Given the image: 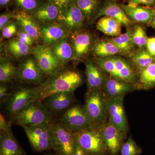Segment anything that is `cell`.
Instances as JSON below:
<instances>
[{"label": "cell", "instance_id": "cell-1", "mask_svg": "<svg viewBox=\"0 0 155 155\" xmlns=\"http://www.w3.org/2000/svg\"><path fill=\"white\" fill-rule=\"evenodd\" d=\"M83 78L78 70L67 66L48 76L37 87L35 101H43L51 95L63 92L74 91L82 84Z\"/></svg>", "mask_w": 155, "mask_h": 155}, {"label": "cell", "instance_id": "cell-2", "mask_svg": "<svg viewBox=\"0 0 155 155\" xmlns=\"http://www.w3.org/2000/svg\"><path fill=\"white\" fill-rule=\"evenodd\" d=\"M54 120V116L42 101L33 102L12 119L13 124L22 127L50 124Z\"/></svg>", "mask_w": 155, "mask_h": 155}, {"label": "cell", "instance_id": "cell-3", "mask_svg": "<svg viewBox=\"0 0 155 155\" xmlns=\"http://www.w3.org/2000/svg\"><path fill=\"white\" fill-rule=\"evenodd\" d=\"M107 98L102 89L87 92L84 106L93 127H99L107 121Z\"/></svg>", "mask_w": 155, "mask_h": 155}, {"label": "cell", "instance_id": "cell-4", "mask_svg": "<svg viewBox=\"0 0 155 155\" xmlns=\"http://www.w3.org/2000/svg\"><path fill=\"white\" fill-rule=\"evenodd\" d=\"M75 141L87 155H107V147L98 128L92 127L74 133Z\"/></svg>", "mask_w": 155, "mask_h": 155}, {"label": "cell", "instance_id": "cell-5", "mask_svg": "<svg viewBox=\"0 0 155 155\" xmlns=\"http://www.w3.org/2000/svg\"><path fill=\"white\" fill-rule=\"evenodd\" d=\"M52 122L46 125L23 127L30 144L35 151L42 152L53 150L54 137Z\"/></svg>", "mask_w": 155, "mask_h": 155}, {"label": "cell", "instance_id": "cell-6", "mask_svg": "<svg viewBox=\"0 0 155 155\" xmlns=\"http://www.w3.org/2000/svg\"><path fill=\"white\" fill-rule=\"evenodd\" d=\"M37 93V87H21L11 93V95L5 103L6 112L11 119L35 101Z\"/></svg>", "mask_w": 155, "mask_h": 155}, {"label": "cell", "instance_id": "cell-7", "mask_svg": "<svg viewBox=\"0 0 155 155\" xmlns=\"http://www.w3.org/2000/svg\"><path fill=\"white\" fill-rule=\"evenodd\" d=\"M55 154L74 155L75 140L74 133L59 121L52 122Z\"/></svg>", "mask_w": 155, "mask_h": 155}, {"label": "cell", "instance_id": "cell-8", "mask_svg": "<svg viewBox=\"0 0 155 155\" xmlns=\"http://www.w3.org/2000/svg\"><path fill=\"white\" fill-rule=\"evenodd\" d=\"M59 121L73 133L93 126L84 106H72L63 112Z\"/></svg>", "mask_w": 155, "mask_h": 155}, {"label": "cell", "instance_id": "cell-9", "mask_svg": "<svg viewBox=\"0 0 155 155\" xmlns=\"http://www.w3.org/2000/svg\"><path fill=\"white\" fill-rule=\"evenodd\" d=\"M32 54L39 68L46 76H49L62 67L51 48L45 45H36Z\"/></svg>", "mask_w": 155, "mask_h": 155}, {"label": "cell", "instance_id": "cell-10", "mask_svg": "<svg viewBox=\"0 0 155 155\" xmlns=\"http://www.w3.org/2000/svg\"><path fill=\"white\" fill-rule=\"evenodd\" d=\"M46 75L41 72L34 58L29 57L22 61L17 68V78L22 83L40 85Z\"/></svg>", "mask_w": 155, "mask_h": 155}, {"label": "cell", "instance_id": "cell-11", "mask_svg": "<svg viewBox=\"0 0 155 155\" xmlns=\"http://www.w3.org/2000/svg\"><path fill=\"white\" fill-rule=\"evenodd\" d=\"M70 41L72 45L75 60L81 61L92 51L95 42L93 35L88 31L81 30L70 34Z\"/></svg>", "mask_w": 155, "mask_h": 155}, {"label": "cell", "instance_id": "cell-12", "mask_svg": "<svg viewBox=\"0 0 155 155\" xmlns=\"http://www.w3.org/2000/svg\"><path fill=\"white\" fill-rule=\"evenodd\" d=\"M97 127L105 142L109 153L112 155L117 154L123 144L126 133L119 130L109 119L105 123Z\"/></svg>", "mask_w": 155, "mask_h": 155}, {"label": "cell", "instance_id": "cell-13", "mask_svg": "<svg viewBox=\"0 0 155 155\" xmlns=\"http://www.w3.org/2000/svg\"><path fill=\"white\" fill-rule=\"evenodd\" d=\"M107 104L109 119L111 123L120 131L127 133L128 125L124 108L123 97L107 99Z\"/></svg>", "mask_w": 155, "mask_h": 155}, {"label": "cell", "instance_id": "cell-14", "mask_svg": "<svg viewBox=\"0 0 155 155\" xmlns=\"http://www.w3.org/2000/svg\"><path fill=\"white\" fill-rule=\"evenodd\" d=\"M75 100L74 91H68L51 95L42 101L54 116L73 106Z\"/></svg>", "mask_w": 155, "mask_h": 155}, {"label": "cell", "instance_id": "cell-15", "mask_svg": "<svg viewBox=\"0 0 155 155\" xmlns=\"http://www.w3.org/2000/svg\"><path fill=\"white\" fill-rule=\"evenodd\" d=\"M86 18L75 0L64 14L59 15L57 22L64 26L70 33L81 30Z\"/></svg>", "mask_w": 155, "mask_h": 155}, {"label": "cell", "instance_id": "cell-16", "mask_svg": "<svg viewBox=\"0 0 155 155\" xmlns=\"http://www.w3.org/2000/svg\"><path fill=\"white\" fill-rule=\"evenodd\" d=\"M135 84L110 75L106 76L102 90L107 98L123 97L136 89Z\"/></svg>", "mask_w": 155, "mask_h": 155}, {"label": "cell", "instance_id": "cell-17", "mask_svg": "<svg viewBox=\"0 0 155 155\" xmlns=\"http://www.w3.org/2000/svg\"><path fill=\"white\" fill-rule=\"evenodd\" d=\"M40 30L44 45L49 47L60 40L69 37L71 34L58 22L40 25Z\"/></svg>", "mask_w": 155, "mask_h": 155}, {"label": "cell", "instance_id": "cell-18", "mask_svg": "<svg viewBox=\"0 0 155 155\" xmlns=\"http://www.w3.org/2000/svg\"><path fill=\"white\" fill-rule=\"evenodd\" d=\"M13 18L16 20L20 28L28 34L35 41L42 40L40 25L31 14L20 10L14 13Z\"/></svg>", "mask_w": 155, "mask_h": 155}, {"label": "cell", "instance_id": "cell-19", "mask_svg": "<svg viewBox=\"0 0 155 155\" xmlns=\"http://www.w3.org/2000/svg\"><path fill=\"white\" fill-rule=\"evenodd\" d=\"M102 16H107L117 19L122 25L127 28L130 27L133 23L127 17L121 6L113 1H108L105 2L98 11L95 16V18L97 19Z\"/></svg>", "mask_w": 155, "mask_h": 155}, {"label": "cell", "instance_id": "cell-20", "mask_svg": "<svg viewBox=\"0 0 155 155\" xmlns=\"http://www.w3.org/2000/svg\"><path fill=\"white\" fill-rule=\"evenodd\" d=\"M85 64L87 91L102 89L106 77L104 71L95 62L87 60Z\"/></svg>", "mask_w": 155, "mask_h": 155}, {"label": "cell", "instance_id": "cell-21", "mask_svg": "<svg viewBox=\"0 0 155 155\" xmlns=\"http://www.w3.org/2000/svg\"><path fill=\"white\" fill-rule=\"evenodd\" d=\"M120 6L132 22L150 23L155 15L154 10L148 7L130 4Z\"/></svg>", "mask_w": 155, "mask_h": 155}, {"label": "cell", "instance_id": "cell-22", "mask_svg": "<svg viewBox=\"0 0 155 155\" xmlns=\"http://www.w3.org/2000/svg\"><path fill=\"white\" fill-rule=\"evenodd\" d=\"M68 38L60 40L50 47L62 67L67 66L69 61L75 60L74 50Z\"/></svg>", "mask_w": 155, "mask_h": 155}, {"label": "cell", "instance_id": "cell-23", "mask_svg": "<svg viewBox=\"0 0 155 155\" xmlns=\"http://www.w3.org/2000/svg\"><path fill=\"white\" fill-rule=\"evenodd\" d=\"M31 15L38 23L41 25L57 22L60 11L54 5L48 1L44 3Z\"/></svg>", "mask_w": 155, "mask_h": 155}, {"label": "cell", "instance_id": "cell-24", "mask_svg": "<svg viewBox=\"0 0 155 155\" xmlns=\"http://www.w3.org/2000/svg\"><path fill=\"white\" fill-rule=\"evenodd\" d=\"M25 151L15 138L12 131L1 132L0 155H25Z\"/></svg>", "mask_w": 155, "mask_h": 155}, {"label": "cell", "instance_id": "cell-25", "mask_svg": "<svg viewBox=\"0 0 155 155\" xmlns=\"http://www.w3.org/2000/svg\"><path fill=\"white\" fill-rule=\"evenodd\" d=\"M112 57L119 78L135 84L137 81V76L132 65L121 57L117 56Z\"/></svg>", "mask_w": 155, "mask_h": 155}, {"label": "cell", "instance_id": "cell-26", "mask_svg": "<svg viewBox=\"0 0 155 155\" xmlns=\"http://www.w3.org/2000/svg\"><path fill=\"white\" fill-rule=\"evenodd\" d=\"M121 51L122 55L129 57L136 50V45L134 42L132 31L127 28L125 33L119 36L108 38Z\"/></svg>", "mask_w": 155, "mask_h": 155}, {"label": "cell", "instance_id": "cell-27", "mask_svg": "<svg viewBox=\"0 0 155 155\" xmlns=\"http://www.w3.org/2000/svg\"><path fill=\"white\" fill-rule=\"evenodd\" d=\"M5 50L8 55L15 60H19L32 54L31 46L24 44L17 38L11 39L6 43Z\"/></svg>", "mask_w": 155, "mask_h": 155}, {"label": "cell", "instance_id": "cell-28", "mask_svg": "<svg viewBox=\"0 0 155 155\" xmlns=\"http://www.w3.org/2000/svg\"><path fill=\"white\" fill-rule=\"evenodd\" d=\"M122 25L117 19L104 16L98 21L96 27L98 30L106 35L115 37L122 35Z\"/></svg>", "mask_w": 155, "mask_h": 155}, {"label": "cell", "instance_id": "cell-29", "mask_svg": "<svg viewBox=\"0 0 155 155\" xmlns=\"http://www.w3.org/2000/svg\"><path fill=\"white\" fill-rule=\"evenodd\" d=\"M93 54L97 58H107L121 55L122 52L113 43L106 40H101L95 42Z\"/></svg>", "mask_w": 155, "mask_h": 155}, {"label": "cell", "instance_id": "cell-30", "mask_svg": "<svg viewBox=\"0 0 155 155\" xmlns=\"http://www.w3.org/2000/svg\"><path fill=\"white\" fill-rule=\"evenodd\" d=\"M136 88L148 90L155 86V62L144 69L139 71Z\"/></svg>", "mask_w": 155, "mask_h": 155}, {"label": "cell", "instance_id": "cell-31", "mask_svg": "<svg viewBox=\"0 0 155 155\" xmlns=\"http://www.w3.org/2000/svg\"><path fill=\"white\" fill-rule=\"evenodd\" d=\"M129 58L132 65L138 71L146 69L155 62V57L151 55L145 48L136 50Z\"/></svg>", "mask_w": 155, "mask_h": 155}, {"label": "cell", "instance_id": "cell-32", "mask_svg": "<svg viewBox=\"0 0 155 155\" xmlns=\"http://www.w3.org/2000/svg\"><path fill=\"white\" fill-rule=\"evenodd\" d=\"M17 78V68L7 58H1L0 60V82L1 83L11 82Z\"/></svg>", "mask_w": 155, "mask_h": 155}, {"label": "cell", "instance_id": "cell-33", "mask_svg": "<svg viewBox=\"0 0 155 155\" xmlns=\"http://www.w3.org/2000/svg\"><path fill=\"white\" fill-rule=\"evenodd\" d=\"M75 2L87 20L97 14L98 11V0H75Z\"/></svg>", "mask_w": 155, "mask_h": 155}, {"label": "cell", "instance_id": "cell-34", "mask_svg": "<svg viewBox=\"0 0 155 155\" xmlns=\"http://www.w3.org/2000/svg\"><path fill=\"white\" fill-rule=\"evenodd\" d=\"M95 63L104 72H107L111 76L119 78L112 57L97 58Z\"/></svg>", "mask_w": 155, "mask_h": 155}, {"label": "cell", "instance_id": "cell-35", "mask_svg": "<svg viewBox=\"0 0 155 155\" xmlns=\"http://www.w3.org/2000/svg\"><path fill=\"white\" fill-rule=\"evenodd\" d=\"M132 31V36L136 46L138 48H145L148 38L147 36L144 28L140 25L134 26Z\"/></svg>", "mask_w": 155, "mask_h": 155}, {"label": "cell", "instance_id": "cell-36", "mask_svg": "<svg viewBox=\"0 0 155 155\" xmlns=\"http://www.w3.org/2000/svg\"><path fill=\"white\" fill-rule=\"evenodd\" d=\"M119 150L121 155H140L142 153L141 148L131 137H129L127 141L123 143Z\"/></svg>", "mask_w": 155, "mask_h": 155}, {"label": "cell", "instance_id": "cell-37", "mask_svg": "<svg viewBox=\"0 0 155 155\" xmlns=\"http://www.w3.org/2000/svg\"><path fill=\"white\" fill-rule=\"evenodd\" d=\"M14 2L21 10L31 14L44 4L41 0H14Z\"/></svg>", "mask_w": 155, "mask_h": 155}, {"label": "cell", "instance_id": "cell-38", "mask_svg": "<svg viewBox=\"0 0 155 155\" xmlns=\"http://www.w3.org/2000/svg\"><path fill=\"white\" fill-rule=\"evenodd\" d=\"M17 25L16 21H10L2 30V37L3 38H11L17 34Z\"/></svg>", "mask_w": 155, "mask_h": 155}, {"label": "cell", "instance_id": "cell-39", "mask_svg": "<svg viewBox=\"0 0 155 155\" xmlns=\"http://www.w3.org/2000/svg\"><path fill=\"white\" fill-rule=\"evenodd\" d=\"M58 8L60 11V15L64 14L75 0H49Z\"/></svg>", "mask_w": 155, "mask_h": 155}, {"label": "cell", "instance_id": "cell-40", "mask_svg": "<svg viewBox=\"0 0 155 155\" xmlns=\"http://www.w3.org/2000/svg\"><path fill=\"white\" fill-rule=\"evenodd\" d=\"M14 13L9 11H6L0 16V30L2 31L4 27L9 22L11 18H13Z\"/></svg>", "mask_w": 155, "mask_h": 155}, {"label": "cell", "instance_id": "cell-41", "mask_svg": "<svg viewBox=\"0 0 155 155\" xmlns=\"http://www.w3.org/2000/svg\"><path fill=\"white\" fill-rule=\"evenodd\" d=\"M8 91V88L5 83H1L0 85V100L1 104L5 103L11 95Z\"/></svg>", "mask_w": 155, "mask_h": 155}, {"label": "cell", "instance_id": "cell-42", "mask_svg": "<svg viewBox=\"0 0 155 155\" xmlns=\"http://www.w3.org/2000/svg\"><path fill=\"white\" fill-rule=\"evenodd\" d=\"M0 130L1 132H8L11 130L10 125L2 114H0Z\"/></svg>", "mask_w": 155, "mask_h": 155}, {"label": "cell", "instance_id": "cell-43", "mask_svg": "<svg viewBox=\"0 0 155 155\" xmlns=\"http://www.w3.org/2000/svg\"><path fill=\"white\" fill-rule=\"evenodd\" d=\"M146 48L147 51L151 55L155 57V37L148 39Z\"/></svg>", "mask_w": 155, "mask_h": 155}, {"label": "cell", "instance_id": "cell-44", "mask_svg": "<svg viewBox=\"0 0 155 155\" xmlns=\"http://www.w3.org/2000/svg\"><path fill=\"white\" fill-rule=\"evenodd\" d=\"M74 155H87L82 148L76 142L75 145Z\"/></svg>", "mask_w": 155, "mask_h": 155}, {"label": "cell", "instance_id": "cell-45", "mask_svg": "<svg viewBox=\"0 0 155 155\" xmlns=\"http://www.w3.org/2000/svg\"><path fill=\"white\" fill-rule=\"evenodd\" d=\"M127 1L129 2V4H130V5H143L145 2L147 0H127Z\"/></svg>", "mask_w": 155, "mask_h": 155}, {"label": "cell", "instance_id": "cell-46", "mask_svg": "<svg viewBox=\"0 0 155 155\" xmlns=\"http://www.w3.org/2000/svg\"><path fill=\"white\" fill-rule=\"evenodd\" d=\"M11 0H0V5L1 7H6L9 5Z\"/></svg>", "mask_w": 155, "mask_h": 155}, {"label": "cell", "instance_id": "cell-47", "mask_svg": "<svg viewBox=\"0 0 155 155\" xmlns=\"http://www.w3.org/2000/svg\"><path fill=\"white\" fill-rule=\"evenodd\" d=\"M151 24L152 26H153V28H154L155 29V15L153 17L152 20L151 22Z\"/></svg>", "mask_w": 155, "mask_h": 155}, {"label": "cell", "instance_id": "cell-48", "mask_svg": "<svg viewBox=\"0 0 155 155\" xmlns=\"http://www.w3.org/2000/svg\"><path fill=\"white\" fill-rule=\"evenodd\" d=\"M44 155H59L56 154H53V153H45Z\"/></svg>", "mask_w": 155, "mask_h": 155}]
</instances>
